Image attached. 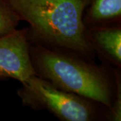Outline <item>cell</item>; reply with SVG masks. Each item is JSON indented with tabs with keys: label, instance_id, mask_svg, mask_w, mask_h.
<instances>
[{
	"label": "cell",
	"instance_id": "1",
	"mask_svg": "<svg viewBox=\"0 0 121 121\" xmlns=\"http://www.w3.org/2000/svg\"><path fill=\"white\" fill-rule=\"evenodd\" d=\"M29 24L30 42L91 59L83 15L89 0H5Z\"/></svg>",
	"mask_w": 121,
	"mask_h": 121
},
{
	"label": "cell",
	"instance_id": "2",
	"mask_svg": "<svg viewBox=\"0 0 121 121\" xmlns=\"http://www.w3.org/2000/svg\"><path fill=\"white\" fill-rule=\"evenodd\" d=\"M31 62L36 75L62 90L110 109L114 95L113 75L84 57L30 42Z\"/></svg>",
	"mask_w": 121,
	"mask_h": 121
},
{
	"label": "cell",
	"instance_id": "3",
	"mask_svg": "<svg viewBox=\"0 0 121 121\" xmlns=\"http://www.w3.org/2000/svg\"><path fill=\"white\" fill-rule=\"evenodd\" d=\"M21 85L17 94L24 106L47 110L62 121H94L99 118V104L62 90L37 75Z\"/></svg>",
	"mask_w": 121,
	"mask_h": 121
},
{
	"label": "cell",
	"instance_id": "4",
	"mask_svg": "<svg viewBox=\"0 0 121 121\" xmlns=\"http://www.w3.org/2000/svg\"><path fill=\"white\" fill-rule=\"evenodd\" d=\"M28 29H15L0 36V82L13 79L20 83L36 75L30 55Z\"/></svg>",
	"mask_w": 121,
	"mask_h": 121
},
{
	"label": "cell",
	"instance_id": "5",
	"mask_svg": "<svg viewBox=\"0 0 121 121\" xmlns=\"http://www.w3.org/2000/svg\"><path fill=\"white\" fill-rule=\"evenodd\" d=\"M86 36L94 53L121 69V24L86 28Z\"/></svg>",
	"mask_w": 121,
	"mask_h": 121
},
{
	"label": "cell",
	"instance_id": "6",
	"mask_svg": "<svg viewBox=\"0 0 121 121\" xmlns=\"http://www.w3.org/2000/svg\"><path fill=\"white\" fill-rule=\"evenodd\" d=\"M83 22L86 28L121 24V0H89Z\"/></svg>",
	"mask_w": 121,
	"mask_h": 121
},
{
	"label": "cell",
	"instance_id": "7",
	"mask_svg": "<svg viewBox=\"0 0 121 121\" xmlns=\"http://www.w3.org/2000/svg\"><path fill=\"white\" fill-rule=\"evenodd\" d=\"M20 20L5 0H0V36L17 28Z\"/></svg>",
	"mask_w": 121,
	"mask_h": 121
},
{
	"label": "cell",
	"instance_id": "8",
	"mask_svg": "<svg viewBox=\"0 0 121 121\" xmlns=\"http://www.w3.org/2000/svg\"><path fill=\"white\" fill-rule=\"evenodd\" d=\"M114 82V95L110 109L107 110L108 120L111 121H121V69L114 67L112 69Z\"/></svg>",
	"mask_w": 121,
	"mask_h": 121
}]
</instances>
